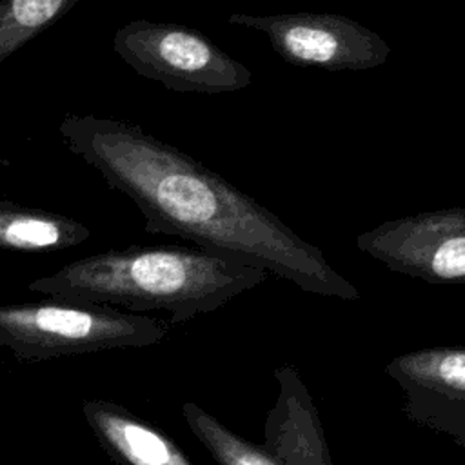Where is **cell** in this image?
<instances>
[{"label": "cell", "instance_id": "4", "mask_svg": "<svg viewBox=\"0 0 465 465\" xmlns=\"http://www.w3.org/2000/svg\"><path fill=\"white\" fill-rule=\"evenodd\" d=\"M113 47L133 71L176 93L222 94L252 84L242 62L176 22L131 20L116 29Z\"/></svg>", "mask_w": 465, "mask_h": 465}, {"label": "cell", "instance_id": "5", "mask_svg": "<svg viewBox=\"0 0 465 465\" xmlns=\"http://www.w3.org/2000/svg\"><path fill=\"white\" fill-rule=\"evenodd\" d=\"M227 24L263 33L276 54L298 67L365 71L385 64L391 54L378 33L336 13H232Z\"/></svg>", "mask_w": 465, "mask_h": 465}, {"label": "cell", "instance_id": "6", "mask_svg": "<svg viewBox=\"0 0 465 465\" xmlns=\"http://www.w3.org/2000/svg\"><path fill=\"white\" fill-rule=\"evenodd\" d=\"M356 249L429 283L465 285V207L421 211L356 236Z\"/></svg>", "mask_w": 465, "mask_h": 465}, {"label": "cell", "instance_id": "10", "mask_svg": "<svg viewBox=\"0 0 465 465\" xmlns=\"http://www.w3.org/2000/svg\"><path fill=\"white\" fill-rule=\"evenodd\" d=\"M89 236L85 223L65 214L0 198V249L4 251L56 252L80 245Z\"/></svg>", "mask_w": 465, "mask_h": 465}, {"label": "cell", "instance_id": "11", "mask_svg": "<svg viewBox=\"0 0 465 465\" xmlns=\"http://www.w3.org/2000/svg\"><path fill=\"white\" fill-rule=\"evenodd\" d=\"M182 416L216 465H280L262 445L232 432L194 401L182 403Z\"/></svg>", "mask_w": 465, "mask_h": 465}, {"label": "cell", "instance_id": "2", "mask_svg": "<svg viewBox=\"0 0 465 465\" xmlns=\"http://www.w3.org/2000/svg\"><path fill=\"white\" fill-rule=\"evenodd\" d=\"M269 272L200 247L133 245L74 260L29 283L51 298L165 311L171 323L213 312L263 283Z\"/></svg>", "mask_w": 465, "mask_h": 465}, {"label": "cell", "instance_id": "1", "mask_svg": "<svg viewBox=\"0 0 465 465\" xmlns=\"http://www.w3.org/2000/svg\"><path fill=\"white\" fill-rule=\"evenodd\" d=\"M58 133L73 154L138 207L147 232L189 240L311 294L360 298V291L327 262L320 247L229 180L140 125L69 113Z\"/></svg>", "mask_w": 465, "mask_h": 465}, {"label": "cell", "instance_id": "7", "mask_svg": "<svg viewBox=\"0 0 465 465\" xmlns=\"http://www.w3.org/2000/svg\"><path fill=\"white\" fill-rule=\"evenodd\" d=\"M385 372L401 389L411 421L465 447V347L409 351Z\"/></svg>", "mask_w": 465, "mask_h": 465}, {"label": "cell", "instance_id": "8", "mask_svg": "<svg viewBox=\"0 0 465 465\" xmlns=\"http://www.w3.org/2000/svg\"><path fill=\"white\" fill-rule=\"evenodd\" d=\"M278 396L263 423L262 447L280 465H334L314 400L300 372L283 363L274 369Z\"/></svg>", "mask_w": 465, "mask_h": 465}, {"label": "cell", "instance_id": "9", "mask_svg": "<svg viewBox=\"0 0 465 465\" xmlns=\"http://www.w3.org/2000/svg\"><path fill=\"white\" fill-rule=\"evenodd\" d=\"M82 414L102 450L118 465H194L158 427L127 407L89 398Z\"/></svg>", "mask_w": 465, "mask_h": 465}, {"label": "cell", "instance_id": "12", "mask_svg": "<svg viewBox=\"0 0 465 465\" xmlns=\"http://www.w3.org/2000/svg\"><path fill=\"white\" fill-rule=\"evenodd\" d=\"M80 0H0V64Z\"/></svg>", "mask_w": 465, "mask_h": 465}, {"label": "cell", "instance_id": "3", "mask_svg": "<svg viewBox=\"0 0 465 465\" xmlns=\"http://www.w3.org/2000/svg\"><path fill=\"white\" fill-rule=\"evenodd\" d=\"M169 325L118 307L51 298L0 305V347L25 361L160 343Z\"/></svg>", "mask_w": 465, "mask_h": 465}]
</instances>
